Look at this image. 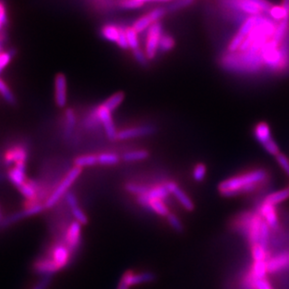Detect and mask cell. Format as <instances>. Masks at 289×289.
Returning a JSON list of instances; mask_svg holds the SVG:
<instances>
[{"label":"cell","instance_id":"50","mask_svg":"<svg viewBox=\"0 0 289 289\" xmlns=\"http://www.w3.org/2000/svg\"><path fill=\"white\" fill-rule=\"evenodd\" d=\"M116 289H130V285L126 283V280L123 277H121Z\"/></svg>","mask_w":289,"mask_h":289},{"label":"cell","instance_id":"18","mask_svg":"<svg viewBox=\"0 0 289 289\" xmlns=\"http://www.w3.org/2000/svg\"><path fill=\"white\" fill-rule=\"evenodd\" d=\"M77 124V116L75 111L71 108H68L63 116V124H62V131L65 139H69L72 137L74 129Z\"/></svg>","mask_w":289,"mask_h":289},{"label":"cell","instance_id":"43","mask_svg":"<svg viewBox=\"0 0 289 289\" xmlns=\"http://www.w3.org/2000/svg\"><path fill=\"white\" fill-rule=\"evenodd\" d=\"M116 44L118 45L122 50H129L126 38V26L125 25H120L119 38Z\"/></svg>","mask_w":289,"mask_h":289},{"label":"cell","instance_id":"15","mask_svg":"<svg viewBox=\"0 0 289 289\" xmlns=\"http://www.w3.org/2000/svg\"><path fill=\"white\" fill-rule=\"evenodd\" d=\"M122 277L126 280V283L130 285V287L133 285L151 283L156 279L155 273H153L151 271L136 272L133 270H126Z\"/></svg>","mask_w":289,"mask_h":289},{"label":"cell","instance_id":"7","mask_svg":"<svg viewBox=\"0 0 289 289\" xmlns=\"http://www.w3.org/2000/svg\"><path fill=\"white\" fill-rule=\"evenodd\" d=\"M82 225L76 221H73L68 226L62 240L74 256L82 246Z\"/></svg>","mask_w":289,"mask_h":289},{"label":"cell","instance_id":"4","mask_svg":"<svg viewBox=\"0 0 289 289\" xmlns=\"http://www.w3.org/2000/svg\"><path fill=\"white\" fill-rule=\"evenodd\" d=\"M57 265L59 270L66 269L73 259V255L62 239H57L43 254Z\"/></svg>","mask_w":289,"mask_h":289},{"label":"cell","instance_id":"42","mask_svg":"<svg viewBox=\"0 0 289 289\" xmlns=\"http://www.w3.org/2000/svg\"><path fill=\"white\" fill-rule=\"evenodd\" d=\"M167 13L168 12L166 10V7H158V8L152 10L151 12L148 13V14L151 17L152 21L156 23V22H160V20L162 19Z\"/></svg>","mask_w":289,"mask_h":289},{"label":"cell","instance_id":"52","mask_svg":"<svg viewBox=\"0 0 289 289\" xmlns=\"http://www.w3.org/2000/svg\"><path fill=\"white\" fill-rule=\"evenodd\" d=\"M142 3H146V2H171L172 0H138Z\"/></svg>","mask_w":289,"mask_h":289},{"label":"cell","instance_id":"37","mask_svg":"<svg viewBox=\"0 0 289 289\" xmlns=\"http://www.w3.org/2000/svg\"><path fill=\"white\" fill-rule=\"evenodd\" d=\"M269 15L274 22H281V21H283L284 19H289V17H287V15L284 12L283 7L281 6V5H276V6L273 5L272 8L270 9Z\"/></svg>","mask_w":289,"mask_h":289},{"label":"cell","instance_id":"46","mask_svg":"<svg viewBox=\"0 0 289 289\" xmlns=\"http://www.w3.org/2000/svg\"><path fill=\"white\" fill-rule=\"evenodd\" d=\"M275 158H276L277 163L279 164L281 169L289 177V159L287 158V157L285 155L282 154V153H280L279 155H277Z\"/></svg>","mask_w":289,"mask_h":289},{"label":"cell","instance_id":"51","mask_svg":"<svg viewBox=\"0 0 289 289\" xmlns=\"http://www.w3.org/2000/svg\"><path fill=\"white\" fill-rule=\"evenodd\" d=\"M281 6L283 7L284 12L286 13L287 17H289V0H282Z\"/></svg>","mask_w":289,"mask_h":289},{"label":"cell","instance_id":"45","mask_svg":"<svg viewBox=\"0 0 289 289\" xmlns=\"http://www.w3.org/2000/svg\"><path fill=\"white\" fill-rule=\"evenodd\" d=\"M265 150L267 153H269L271 156L276 157L277 155H279L281 152L279 149V146L277 144L276 142L274 141L273 138H270L269 141H267L265 144H263Z\"/></svg>","mask_w":289,"mask_h":289},{"label":"cell","instance_id":"12","mask_svg":"<svg viewBox=\"0 0 289 289\" xmlns=\"http://www.w3.org/2000/svg\"><path fill=\"white\" fill-rule=\"evenodd\" d=\"M55 101L58 108H65L68 102V82L63 73H57L55 78Z\"/></svg>","mask_w":289,"mask_h":289},{"label":"cell","instance_id":"39","mask_svg":"<svg viewBox=\"0 0 289 289\" xmlns=\"http://www.w3.org/2000/svg\"><path fill=\"white\" fill-rule=\"evenodd\" d=\"M117 5L120 9L131 11V10H137V9L144 6V3H142L138 0H118Z\"/></svg>","mask_w":289,"mask_h":289},{"label":"cell","instance_id":"34","mask_svg":"<svg viewBox=\"0 0 289 289\" xmlns=\"http://www.w3.org/2000/svg\"><path fill=\"white\" fill-rule=\"evenodd\" d=\"M193 3L194 0H172V2L166 7V10L168 13H175L191 6Z\"/></svg>","mask_w":289,"mask_h":289},{"label":"cell","instance_id":"11","mask_svg":"<svg viewBox=\"0 0 289 289\" xmlns=\"http://www.w3.org/2000/svg\"><path fill=\"white\" fill-rule=\"evenodd\" d=\"M33 270L41 277L53 276L60 271L57 265L49 257L42 255L39 256L33 263Z\"/></svg>","mask_w":289,"mask_h":289},{"label":"cell","instance_id":"35","mask_svg":"<svg viewBox=\"0 0 289 289\" xmlns=\"http://www.w3.org/2000/svg\"><path fill=\"white\" fill-rule=\"evenodd\" d=\"M0 94L4 99V101L8 102L9 104H15L16 100H15L14 94L11 88L9 87V85L2 79H0Z\"/></svg>","mask_w":289,"mask_h":289},{"label":"cell","instance_id":"29","mask_svg":"<svg viewBox=\"0 0 289 289\" xmlns=\"http://www.w3.org/2000/svg\"><path fill=\"white\" fill-rule=\"evenodd\" d=\"M153 24H154V22L152 21L151 17L147 13L143 16L138 17V19L135 20L131 26L139 34V33H142L145 30H147Z\"/></svg>","mask_w":289,"mask_h":289},{"label":"cell","instance_id":"23","mask_svg":"<svg viewBox=\"0 0 289 289\" xmlns=\"http://www.w3.org/2000/svg\"><path fill=\"white\" fill-rule=\"evenodd\" d=\"M74 166L78 168H87V167H93L99 164L98 160V155L97 154H86L82 155L76 157L73 161Z\"/></svg>","mask_w":289,"mask_h":289},{"label":"cell","instance_id":"54","mask_svg":"<svg viewBox=\"0 0 289 289\" xmlns=\"http://www.w3.org/2000/svg\"><path fill=\"white\" fill-rule=\"evenodd\" d=\"M288 188H289V186H288Z\"/></svg>","mask_w":289,"mask_h":289},{"label":"cell","instance_id":"9","mask_svg":"<svg viewBox=\"0 0 289 289\" xmlns=\"http://www.w3.org/2000/svg\"><path fill=\"white\" fill-rule=\"evenodd\" d=\"M94 111H95V113H97L99 120L101 122V126H103V128L105 130L107 138L110 140H116L118 131H117L115 125H114L112 112L109 111L102 103L94 108Z\"/></svg>","mask_w":289,"mask_h":289},{"label":"cell","instance_id":"8","mask_svg":"<svg viewBox=\"0 0 289 289\" xmlns=\"http://www.w3.org/2000/svg\"><path fill=\"white\" fill-rule=\"evenodd\" d=\"M28 157H29V151L27 147L23 143H15L4 151L2 160L5 165L14 166L16 164H26Z\"/></svg>","mask_w":289,"mask_h":289},{"label":"cell","instance_id":"36","mask_svg":"<svg viewBox=\"0 0 289 289\" xmlns=\"http://www.w3.org/2000/svg\"><path fill=\"white\" fill-rule=\"evenodd\" d=\"M70 214L73 216V218L75 219L76 222L80 223L82 226L87 225V223H88L87 214L84 213V211L82 210V208L80 207V205L77 206V207L70 209Z\"/></svg>","mask_w":289,"mask_h":289},{"label":"cell","instance_id":"24","mask_svg":"<svg viewBox=\"0 0 289 289\" xmlns=\"http://www.w3.org/2000/svg\"><path fill=\"white\" fill-rule=\"evenodd\" d=\"M289 35V19H284L281 22H278L274 34L272 36V39L277 42H283L285 38Z\"/></svg>","mask_w":289,"mask_h":289},{"label":"cell","instance_id":"32","mask_svg":"<svg viewBox=\"0 0 289 289\" xmlns=\"http://www.w3.org/2000/svg\"><path fill=\"white\" fill-rule=\"evenodd\" d=\"M126 38L128 42L129 50L136 51L139 49V39L138 33L136 31L132 26H126Z\"/></svg>","mask_w":289,"mask_h":289},{"label":"cell","instance_id":"38","mask_svg":"<svg viewBox=\"0 0 289 289\" xmlns=\"http://www.w3.org/2000/svg\"><path fill=\"white\" fill-rule=\"evenodd\" d=\"M8 12L5 2L0 0V34H6L7 25H8Z\"/></svg>","mask_w":289,"mask_h":289},{"label":"cell","instance_id":"33","mask_svg":"<svg viewBox=\"0 0 289 289\" xmlns=\"http://www.w3.org/2000/svg\"><path fill=\"white\" fill-rule=\"evenodd\" d=\"M174 46H175V40H174V38H172V36H170L167 33H163L162 37L160 38L158 52L168 53V52L172 50L174 48Z\"/></svg>","mask_w":289,"mask_h":289},{"label":"cell","instance_id":"20","mask_svg":"<svg viewBox=\"0 0 289 289\" xmlns=\"http://www.w3.org/2000/svg\"><path fill=\"white\" fill-rule=\"evenodd\" d=\"M289 199V188L281 189L275 192H272L269 195L266 196L264 200L262 201L263 203L272 205V206H277L278 204L282 203L283 201H286Z\"/></svg>","mask_w":289,"mask_h":289},{"label":"cell","instance_id":"28","mask_svg":"<svg viewBox=\"0 0 289 289\" xmlns=\"http://www.w3.org/2000/svg\"><path fill=\"white\" fill-rule=\"evenodd\" d=\"M119 156L115 153L112 152H106V153H101L98 155V160L99 164L101 166H114L117 165L120 162Z\"/></svg>","mask_w":289,"mask_h":289},{"label":"cell","instance_id":"41","mask_svg":"<svg viewBox=\"0 0 289 289\" xmlns=\"http://www.w3.org/2000/svg\"><path fill=\"white\" fill-rule=\"evenodd\" d=\"M13 57V51H0V73L11 63Z\"/></svg>","mask_w":289,"mask_h":289},{"label":"cell","instance_id":"25","mask_svg":"<svg viewBox=\"0 0 289 289\" xmlns=\"http://www.w3.org/2000/svg\"><path fill=\"white\" fill-rule=\"evenodd\" d=\"M149 152L144 149L140 150H134V151L126 152L123 156L122 159L126 162H137V161H142L149 157Z\"/></svg>","mask_w":289,"mask_h":289},{"label":"cell","instance_id":"2","mask_svg":"<svg viewBox=\"0 0 289 289\" xmlns=\"http://www.w3.org/2000/svg\"><path fill=\"white\" fill-rule=\"evenodd\" d=\"M221 65L224 69L239 74H252L258 72L264 67L260 52L248 50L246 52L227 53L221 58Z\"/></svg>","mask_w":289,"mask_h":289},{"label":"cell","instance_id":"49","mask_svg":"<svg viewBox=\"0 0 289 289\" xmlns=\"http://www.w3.org/2000/svg\"><path fill=\"white\" fill-rule=\"evenodd\" d=\"M52 283V276L41 277L38 283L32 286L31 289H48Z\"/></svg>","mask_w":289,"mask_h":289},{"label":"cell","instance_id":"27","mask_svg":"<svg viewBox=\"0 0 289 289\" xmlns=\"http://www.w3.org/2000/svg\"><path fill=\"white\" fill-rule=\"evenodd\" d=\"M150 186L151 185L144 184L141 182H126L125 189H126V192H128L129 194L138 197V196L145 194L149 190Z\"/></svg>","mask_w":289,"mask_h":289},{"label":"cell","instance_id":"48","mask_svg":"<svg viewBox=\"0 0 289 289\" xmlns=\"http://www.w3.org/2000/svg\"><path fill=\"white\" fill-rule=\"evenodd\" d=\"M250 1L255 3L264 14H269L270 9L273 6L269 0H250Z\"/></svg>","mask_w":289,"mask_h":289},{"label":"cell","instance_id":"53","mask_svg":"<svg viewBox=\"0 0 289 289\" xmlns=\"http://www.w3.org/2000/svg\"><path fill=\"white\" fill-rule=\"evenodd\" d=\"M3 219H4V217H3V214H2V212H1V210H0V223L2 222Z\"/></svg>","mask_w":289,"mask_h":289},{"label":"cell","instance_id":"26","mask_svg":"<svg viewBox=\"0 0 289 289\" xmlns=\"http://www.w3.org/2000/svg\"><path fill=\"white\" fill-rule=\"evenodd\" d=\"M125 101V94L123 92H117L115 94H112L109 97L106 101H104L102 104L107 108L109 111L113 113L120 105Z\"/></svg>","mask_w":289,"mask_h":289},{"label":"cell","instance_id":"19","mask_svg":"<svg viewBox=\"0 0 289 289\" xmlns=\"http://www.w3.org/2000/svg\"><path fill=\"white\" fill-rule=\"evenodd\" d=\"M140 207L162 217H167L170 214V208L167 205L166 201H161V200L146 201Z\"/></svg>","mask_w":289,"mask_h":289},{"label":"cell","instance_id":"17","mask_svg":"<svg viewBox=\"0 0 289 289\" xmlns=\"http://www.w3.org/2000/svg\"><path fill=\"white\" fill-rule=\"evenodd\" d=\"M8 179L12 182L16 188H19L20 186L27 180L26 179V164L21 163L14 165L13 168H11L8 171Z\"/></svg>","mask_w":289,"mask_h":289},{"label":"cell","instance_id":"31","mask_svg":"<svg viewBox=\"0 0 289 289\" xmlns=\"http://www.w3.org/2000/svg\"><path fill=\"white\" fill-rule=\"evenodd\" d=\"M250 253L253 261H266L268 258V249L259 244L250 246Z\"/></svg>","mask_w":289,"mask_h":289},{"label":"cell","instance_id":"40","mask_svg":"<svg viewBox=\"0 0 289 289\" xmlns=\"http://www.w3.org/2000/svg\"><path fill=\"white\" fill-rule=\"evenodd\" d=\"M206 174H207L206 166L203 163L197 164L193 170V178L196 182H202L205 179Z\"/></svg>","mask_w":289,"mask_h":289},{"label":"cell","instance_id":"30","mask_svg":"<svg viewBox=\"0 0 289 289\" xmlns=\"http://www.w3.org/2000/svg\"><path fill=\"white\" fill-rule=\"evenodd\" d=\"M83 127L87 130H95L101 126V122L95 113L94 109L89 112L88 114L83 119Z\"/></svg>","mask_w":289,"mask_h":289},{"label":"cell","instance_id":"44","mask_svg":"<svg viewBox=\"0 0 289 289\" xmlns=\"http://www.w3.org/2000/svg\"><path fill=\"white\" fill-rule=\"evenodd\" d=\"M166 218H167V220L169 222L170 226H171L173 229H175L176 231H182V229H183L182 222H181V220L179 219V217H178L177 215H175V214L170 213Z\"/></svg>","mask_w":289,"mask_h":289},{"label":"cell","instance_id":"21","mask_svg":"<svg viewBox=\"0 0 289 289\" xmlns=\"http://www.w3.org/2000/svg\"><path fill=\"white\" fill-rule=\"evenodd\" d=\"M120 25L114 24H106L101 27V35L107 41L117 43L119 38Z\"/></svg>","mask_w":289,"mask_h":289},{"label":"cell","instance_id":"1","mask_svg":"<svg viewBox=\"0 0 289 289\" xmlns=\"http://www.w3.org/2000/svg\"><path fill=\"white\" fill-rule=\"evenodd\" d=\"M269 173L262 169L250 170L224 180L218 185V192L224 197L251 194L267 185Z\"/></svg>","mask_w":289,"mask_h":289},{"label":"cell","instance_id":"47","mask_svg":"<svg viewBox=\"0 0 289 289\" xmlns=\"http://www.w3.org/2000/svg\"><path fill=\"white\" fill-rule=\"evenodd\" d=\"M132 54L134 59H135L139 65L146 66V65L148 64V62H149L148 58H147L146 55H145L144 51L141 50L140 48L138 49V50L133 51Z\"/></svg>","mask_w":289,"mask_h":289},{"label":"cell","instance_id":"22","mask_svg":"<svg viewBox=\"0 0 289 289\" xmlns=\"http://www.w3.org/2000/svg\"><path fill=\"white\" fill-rule=\"evenodd\" d=\"M254 134L258 142H260L262 145L269 141L270 138H272L270 126L265 122H260L258 125H256L254 128Z\"/></svg>","mask_w":289,"mask_h":289},{"label":"cell","instance_id":"16","mask_svg":"<svg viewBox=\"0 0 289 289\" xmlns=\"http://www.w3.org/2000/svg\"><path fill=\"white\" fill-rule=\"evenodd\" d=\"M259 215L264 219L271 229L276 230L279 226V216L277 213L276 206H272L261 202L258 211Z\"/></svg>","mask_w":289,"mask_h":289},{"label":"cell","instance_id":"14","mask_svg":"<svg viewBox=\"0 0 289 289\" xmlns=\"http://www.w3.org/2000/svg\"><path fill=\"white\" fill-rule=\"evenodd\" d=\"M165 185L167 186V188L170 191V194L174 196V198L180 202V204L186 211L191 212V211L194 210L195 206H194L193 201H191V199L189 198L188 196L186 195V193L177 184L176 182H173V181H166Z\"/></svg>","mask_w":289,"mask_h":289},{"label":"cell","instance_id":"10","mask_svg":"<svg viewBox=\"0 0 289 289\" xmlns=\"http://www.w3.org/2000/svg\"><path fill=\"white\" fill-rule=\"evenodd\" d=\"M45 209L46 208H45L44 204H38V205H35L33 207L24 208L21 211H18L16 213H13L11 215L7 216V217H4V219L0 223V226L6 227L10 225H13L16 222L25 219L27 217L40 214L44 211Z\"/></svg>","mask_w":289,"mask_h":289},{"label":"cell","instance_id":"13","mask_svg":"<svg viewBox=\"0 0 289 289\" xmlns=\"http://www.w3.org/2000/svg\"><path fill=\"white\" fill-rule=\"evenodd\" d=\"M156 131L155 127L152 126H133L121 129L117 133L116 140H126L131 138H140L151 135Z\"/></svg>","mask_w":289,"mask_h":289},{"label":"cell","instance_id":"6","mask_svg":"<svg viewBox=\"0 0 289 289\" xmlns=\"http://www.w3.org/2000/svg\"><path fill=\"white\" fill-rule=\"evenodd\" d=\"M163 26L161 22H156L147 29L145 38L144 53L149 61L154 60L158 53L160 38L163 35Z\"/></svg>","mask_w":289,"mask_h":289},{"label":"cell","instance_id":"3","mask_svg":"<svg viewBox=\"0 0 289 289\" xmlns=\"http://www.w3.org/2000/svg\"><path fill=\"white\" fill-rule=\"evenodd\" d=\"M81 168L73 167L68 171L63 179L57 184L56 189L53 191L48 200L45 201L44 205L46 209H52L58 204V202L63 199L66 194L69 191L71 185L75 182L76 180L79 178L82 173Z\"/></svg>","mask_w":289,"mask_h":289},{"label":"cell","instance_id":"5","mask_svg":"<svg viewBox=\"0 0 289 289\" xmlns=\"http://www.w3.org/2000/svg\"><path fill=\"white\" fill-rule=\"evenodd\" d=\"M279 42L270 38L261 49V55L264 62V67L270 71L280 72V66L282 62V54Z\"/></svg>","mask_w":289,"mask_h":289}]
</instances>
